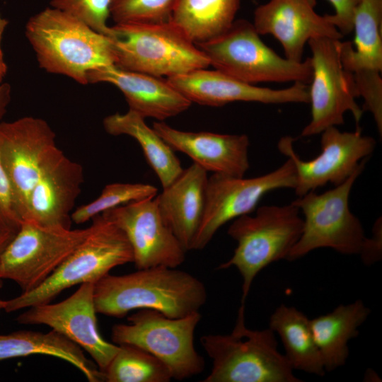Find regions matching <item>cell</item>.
I'll list each match as a JSON object with an SVG mask.
<instances>
[{"mask_svg":"<svg viewBox=\"0 0 382 382\" xmlns=\"http://www.w3.org/2000/svg\"><path fill=\"white\" fill-rule=\"evenodd\" d=\"M93 297L97 313L110 317L151 309L181 318L199 311L207 292L204 283L190 273L157 266L124 275L109 273L94 283Z\"/></svg>","mask_w":382,"mask_h":382,"instance_id":"obj_1","label":"cell"},{"mask_svg":"<svg viewBox=\"0 0 382 382\" xmlns=\"http://www.w3.org/2000/svg\"><path fill=\"white\" fill-rule=\"evenodd\" d=\"M25 33L42 69L80 84L88 83L89 71L115 65L110 39L60 9L51 6L33 16Z\"/></svg>","mask_w":382,"mask_h":382,"instance_id":"obj_2","label":"cell"},{"mask_svg":"<svg viewBox=\"0 0 382 382\" xmlns=\"http://www.w3.org/2000/svg\"><path fill=\"white\" fill-rule=\"evenodd\" d=\"M212 360L203 382H299L284 354L277 349L269 328L251 330L245 324V307L240 306L230 334H208L200 338Z\"/></svg>","mask_w":382,"mask_h":382,"instance_id":"obj_3","label":"cell"},{"mask_svg":"<svg viewBox=\"0 0 382 382\" xmlns=\"http://www.w3.org/2000/svg\"><path fill=\"white\" fill-rule=\"evenodd\" d=\"M91 226L88 236L45 282L5 300L3 310L11 313L50 303L69 287L95 283L113 268L133 262L131 245L115 223L100 214L93 218Z\"/></svg>","mask_w":382,"mask_h":382,"instance_id":"obj_4","label":"cell"},{"mask_svg":"<svg viewBox=\"0 0 382 382\" xmlns=\"http://www.w3.org/2000/svg\"><path fill=\"white\" fill-rule=\"evenodd\" d=\"M108 37L115 66L168 78L210 64L207 57L170 21L156 23H115Z\"/></svg>","mask_w":382,"mask_h":382,"instance_id":"obj_5","label":"cell"},{"mask_svg":"<svg viewBox=\"0 0 382 382\" xmlns=\"http://www.w3.org/2000/svg\"><path fill=\"white\" fill-rule=\"evenodd\" d=\"M300 210L294 204L265 205L254 216L244 214L234 220L227 233L237 242L232 257L217 269L236 267L242 277L241 305L257 274L270 264L287 258L303 230Z\"/></svg>","mask_w":382,"mask_h":382,"instance_id":"obj_6","label":"cell"},{"mask_svg":"<svg viewBox=\"0 0 382 382\" xmlns=\"http://www.w3.org/2000/svg\"><path fill=\"white\" fill-rule=\"evenodd\" d=\"M209 64L237 80L249 84L261 82L309 83L311 59L293 62L267 46L253 24L235 20L221 35L196 45Z\"/></svg>","mask_w":382,"mask_h":382,"instance_id":"obj_7","label":"cell"},{"mask_svg":"<svg viewBox=\"0 0 382 382\" xmlns=\"http://www.w3.org/2000/svg\"><path fill=\"white\" fill-rule=\"evenodd\" d=\"M342 183L322 194L311 191L291 203L303 214L301 235L286 260L293 261L311 251L330 248L343 255H358L365 238L359 219L349 207V197L354 182L367 161Z\"/></svg>","mask_w":382,"mask_h":382,"instance_id":"obj_8","label":"cell"},{"mask_svg":"<svg viewBox=\"0 0 382 382\" xmlns=\"http://www.w3.org/2000/svg\"><path fill=\"white\" fill-rule=\"evenodd\" d=\"M201 318L199 311L170 318L155 310L139 309L127 318L128 323L112 328V340L116 345L129 344L146 350L168 368L173 379L181 381L204 369V359L194 345Z\"/></svg>","mask_w":382,"mask_h":382,"instance_id":"obj_9","label":"cell"},{"mask_svg":"<svg viewBox=\"0 0 382 382\" xmlns=\"http://www.w3.org/2000/svg\"><path fill=\"white\" fill-rule=\"evenodd\" d=\"M91 231L47 226L24 220L0 256V278L16 283L22 292L45 282Z\"/></svg>","mask_w":382,"mask_h":382,"instance_id":"obj_10","label":"cell"},{"mask_svg":"<svg viewBox=\"0 0 382 382\" xmlns=\"http://www.w3.org/2000/svg\"><path fill=\"white\" fill-rule=\"evenodd\" d=\"M295 185V167L289 158L274 170L255 178L213 173L208 177L204 214L191 250L204 249L223 225L251 213L267 193Z\"/></svg>","mask_w":382,"mask_h":382,"instance_id":"obj_11","label":"cell"},{"mask_svg":"<svg viewBox=\"0 0 382 382\" xmlns=\"http://www.w3.org/2000/svg\"><path fill=\"white\" fill-rule=\"evenodd\" d=\"M62 151L43 119L32 116L0 123V158L23 220L32 189L44 169Z\"/></svg>","mask_w":382,"mask_h":382,"instance_id":"obj_12","label":"cell"},{"mask_svg":"<svg viewBox=\"0 0 382 382\" xmlns=\"http://www.w3.org/2000/svg\"><path fill=\"white\" fill-rule=\"evenodd\" d=\"M340 40L321 37L308 42L312 52L309 86L311 120L303 129L301 137L318 134L330 127L342 125L347 111L352 112L357 124L362 117L364 110L355 101L350 80L342 66Z\"/></svg>","mask_w":382,"mask_h":382,"instance_id":"obj_13","label":"cell"},{"mask_svg":"<svg viewBox=\"0 0 382 382\" xmlns=\"http://www.w3.org/2000/svg\"><path fill=\"white\" fill-rule=\"evenodd\" d=\"M320 134L321 152L311 161H303L296 154L291 137H283L277 144L279 151L294 163L296 170L294 190L299 197L328 183L335 186L342 183L376 146L375 139L361 134L359 128L354 132H341L332 126Z\"/></svg>","mask_w":382,"mask_h":382,"instance_id":"obj_14","label":"cell"},{"mask_svg":"<svg viewBox=\"0 0 382 382\" xmlns=\"http://www.w3.org/2000/svg\"><path fill=\"white\" fill-rule=\"evenodd\" d=\"M94 283L86 282L68 298L55 303L27 308L16 318L22 325H45L85 350L104 373L118 345L100 335L93 297Z\"/></svg>","mask_w":382,"mask_h":382,"instance_id":"obj_15","label":"cell"},{"mask_svg":"<svg viewBox=\"0 0 382 382\" xmlns=\"http://www.w3.org/2000/svg\"><path fill=\"white\" fill-rule=\"evenodd\" d=\"M101 214L126 235L137 270L157 266L175 268L186 250L163 219L155 197L121 205Z\"/></svg>","mask_w":382,"mask_h":382,"instance_id":"obj_16","label":"cell"},{"mask_svg":"<svg viewBox=\"0 0 382 382\" xmlns=\"http://www.w3.org/2000/svg\"><path fill=\"white\" fill-rule=\"evenodd\" d=\"M166 80L191 103L202 105L219 107L237 101L309 103V86L301 82H295L286 88L272 89L244 83L216 69H205Z\"/></svg>","mask_w":382,"mask_h":382,"instance_id":"obj_17","label":"cell"},{"mask_svg":"<svg viewBox=\"0 0 382 382\" xmlns=\"http://www.w3.org/2000/svg\"><path fill=\"white\" fill-rule=\"evenodd\" d=\"M316 0H269L254 11L253 25L260 35H272L285 58L302 61L305 45L316 37L340 40L343 35L316 11Z\"/></svg>","mask_w":382,"mask_h":382,"instance_id":"obj_18","label":"cell"},{"mask_svg":"<svg viewBox=\"0 0 382 382\" xmlns=\"http://www.w3.org/2000/svg\"><path fill=\"white\" fill-rule=\"evenodd\" d=\"M152 128L175 151L189 156L207 172L244 177L250 168V141L245 134L178 130L162 121Z\"/></svg>","mask_w":382,"mask_h":382,"instance_id":"obj_19","label":"cell"},{"mask_svg":"<svg viewBox=\"0 0 382 382\" xmlns=\"http://www.w3.org/2000/svg\"><path fill=\"white\" fill-rule=\"evenodd\" d=\"M83 170L63 152L44 169L30 194L24 220L71 228V211L81 190Z\"/></svg>","mask_w":382,"mask_h":382,"instance_id":"obj_20","label":"cell"},{"mask_svg":"<svg viewBox=\"0 0 382 382\" xmlns=\"http://www.w3.org/2000/svg\"><path fill=\"white\" fill-rule=\"evenodd\" d=\"M87 79L88 83H109L116 86L123 93L129 110L144 118L163 121L187 110L192 103L167 80L115 65L89 71Z\"/></svg>","mask_w":382,"mask_h":382,"instance_id":"obj_21","label":"cell"},{"mask_svg":"<svg viewBox=\"0 0 382 382\" xmlns=\"http://www.w3.org/2000/svg\"><path fill=\"white\" fill-rule=\"evenodd\" d=\"M207 180V172L193 163L155 197L163 219L186 251L202 219Z\"/></svg>","mask_w":382,"mask_h":382,"instance_id":"obj_22","label":"cell"},{"mask_svg":"<svg viewBox=\"0 0 382 382\" xmlns=\"http://www.w3.org/2000/svg\"><path fill=\"white\" fill-rule=\"evenodd\" d=\"M382 0H361L353 19L351 42L339 41L345 71L352 76L377 79L382 71Z\"/></svg>","mask_w":382,"mask_h":382,"instance_id":"obj_23","label":"cell"},{"mask_svg":"<svg viewBox=\"0 0 382 382\" xmlns=\"http://www.w3.org/2000/svg\"><path fill=\"white\" fill-rule=\"evenodd\" d=\"M370 313L371 310L358 299L310 320L325 371H332L346 363L349 353L348 342L359 335V328Z\"/></svg>","mask_w":382,"mask_h":382,"instance_id":"obj_24","label":"cell"},{"mask_svg":"<svg viewBox=\"0 0 382 382\" xmlns=\"http://www.w3.org/2000/svg\"><path fill=\"white\" fill-rule=\"evenodd\" d=\"M42 354L63 359L78 369L89 382L104 381V374L87 359L83 349L60 333L18 330L0 333V362L9 359Z\"/></svg>","mask_w":382,"mask_h":382,"instance_id":"obj_25","label":"cell"},{"mask_svg":"<svg viewBox=\"0 0 382 382\" xmlns=\"http://www.w3.org/2000/svg\"><path fill=\"white\" fill-rule=\"evenodd\" d=\"M143 117L129 110L105 117L103 125L110 135H128L141 146L145 158L158 177L162 187L172 183L184 168L173 149L145 122Z\"/></svg>","mask_w":382,"mask_h":382,"instance_id":"obj_26","label":"cell"},{"mask_svg":"<svg viewBox=\"0 0 382 382\" xmlns=\"http://www.w3.org/2000/svg\"><path fill=\"white\" fill-rule=\"evenodd\" d=\"M270 328L281 338L285 357L294 370L323 376L325 370L310 320L293 306L282 304L270 318Z\"/></svg>","mask_w":382,"mask_h":382,"instance_id":"obj_27","label":"cell"},{"mask_svg":"<svg viewBox=\"0 0 382 382\" xmlns=\"http://www.w3.org/2000/svg\"><path fill=\"white\" fill-rule=\"evenodd\" d=\"M241 0H175L170 21L195 45L226 32L235 21Z\"/></svg>","mask_w":382,"mask_h":382,"instance_id":"obj_28","label":"cell"},{"mask_svg":"<svg viewBox=\"0 0 382 382\" xmlns=\"http://www.w3.org/2000/svg\"><path fill=\"white\" fill-rule=\"evenodd\" d=\"M118 349L105 371L107 382H169L168 368L146 350L129 344L117 345Z\"/></svg>","mask_w":382,"mask_h":382,"instance_id":"obj_29","label":"cell"},{"mask_svg":"<svg viewBox=\"0 0 382 382\" xmlns=\"http://www.w3.org/2000/svg\"><path fill=\"white\" fill-rule=\"evenodd\" d=\"M157 188L144 183H115L108 184L93 201L78 207L71 214V221L79 224L103 212L132 202L156 196Z\"/></svg>","mask_w":382,"mask_h":382,"instance_id":"obj_30","label":"cell"},{"mask_svg":"<svg viewBox=\"0 0 382 382\" xmlns=\"http://www.w3.org/2000/svg\"><path fill=\"white\" fill-rule=\"evenodd\" d=\"M175 0H112L115 23H156L170 21Z\"/></svg>","mask_w":382,"mask_h":382,"instance_id":"obj_31","label":"cell"},{"mask_svg":"<svg viewBox=\"0 0 382 382\" xmlns=\"http://www.w3.org/2000/svg\"><path fill=\"white\" fill-rule=\"evenodd\" d=\"M112 0H51L50 5L83 22L95 31L109 37L112 29L108 25Z\"/></svg>","mask_w":382,"mask_h":382,"instance_id":"obj_32","label":"cell"},{"mask_svg":"<svg viewBox=\"0 0 382 382\" xmlns=\"http://www.w3.org/2000/svg\"><path fill=\"white\" fill-rule=\"evenodd\" d=\"M22 222L12 185L0 158V227L18 231Z\"/></svg>","mask_w":382,"mask_h":382,"instance_id":"obj_33","label":"cell"},{"mask_svg":"<svg viewBox=\"0 0 382 382\" xmlns=\"http://www.w3.org/2000/svg\"><path fill=\"white\" fill-rule=\"evenodd\" d=\"M332 5L333 14L325 16L342 35L353 31V19L355 10L361 0H328Z\"/></svg>","mask_w":382,"mask_h":382,"instance_id":"obj_34","label":"cell"},{"mask_svg":"<svg viewBox=\"0 0 382 382\" xmlns=\"http://www.w3.org/2000/svg\"><path fill=\"white\" fill-rule=\"evenodd\" d=\"M362 262L371 265L381 259L382 255V224L381 218L378 219L373 227V235L366 238L362 243L360 252Z\"/></svg>","mask_w":382,"mask_h":382,"instance_id":"obj_35","label":"cell"},{"mask_svg":"<svg viewBox=\"0 0 382 382\" xmlns=\"http://www.w3.org/2000/svg\"><path fill=\"white\" fill-rule=\"evenodd\" d=\"M11 86L8 83H0V120L5 114L11 101Z\"/></svg>","mask_w":382,"mask_h":382,"instance_id":"obj_36","label":"cell"},{"mask_svg":"<svg viewBox=\"0 0 382 382\" xmlns=\"http://www.w3.org/2000/svg\"><path fill=\"white\" fill-rule=\"evenodd\" d=\"M8 23V21L3 18L0 13V83H2L3 79L4 78L7 71V66L4 61V54L1 48V42L4 33Z\"/></svg>","mask_w":382,"mask_h":382,"instance_id":"obj_37","label":"cell"},{"mask_svg":"<svg viewBox=\"0 0 382 382\" xmlns=\"http://www.w3.org/2000/svg\"><path fill=\"white\" fill-rule=\"evenodd\" d=\"M17 231L6 228H0V256L1 253H3L4 250L6 247V245L8 244V243L11 241V239L15 236L16 233ZM3 286V279L0 278V289Z\"/></svg>","mask_w":382,"mask_h":382,"instance_id":"obj_38","label":"cell"},{"mask_svg":"<svg viewBox=\"0 0 382 382\" xmlns=\"http://www.w3.org/2000/svg\"><path fill=\"white\" fill-rule=\"evenodd\" d=\"M4 301L0 299V311L3 310L4 306Z\"/></svg>","mask_w":382,"mask_h":382,"instance_id":"obj_39","label":"cell"},{"mask_svg":"<svg viewBox=\"0 0 382 382\" xmlns=\"http://www.w3.org/2000/svg\"><path fill=\"white\" fill-rule=\"evenodd\" d=\"M0 228H1V227H0Z\"/></svg>","mask_w":382,"mask_h":382,"instance_id":"obj_40","label":"cell"}]
</instances>
